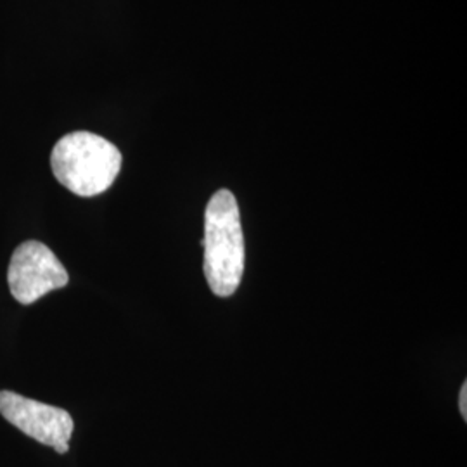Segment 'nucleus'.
I'll return each mask as SVG.
<instances>
[{
  "label": "nucleus",
  "mask_w": 467,
  "mask_h": 467,
  "mask_svg": "<svg viewBox=\"0 0 467 467\" xmlns=\"http://www.w3.org/2000/svg\"><path fill=\"white\" fill-rule=\"evenodd\" d=\"M204 277L212 293L233 296L244 274V235L241 213L231 191L220 189L204 212Z\"/></svg>",
  "instance_id": "1"
},
{
  "label": "nucleus",
  "mask_w": 467,
  "mask_h": 467,
  "mask_svg": "<svg viewBox=\"0 0 467 467\" xmlns=\"http://www.w3.org/2000/svg\"><path fill=\"white\" fill-rule=\"evenodd\" d=\"M7 283L17 303L32 305L50 291L65 287L69 283V275L46 244L25 241L11 256Z\"/></svg>",
  "instance_id": "3"
},
{
  "label": "nucleus",
  "mask_w": 467,
  "mask_h": 467,
  "mask_svg": "<svg viewBox=\"0 0 467 467\" xmlns=\"http://www.w3.org/2000/svg\"><path fill=\"white\" fill-rule=\"evenodd\" d=\"M459 410L462 414L464 420H467V383L462 384L461 395H459Z\"/></svg>",
  "instance_id": "5"
},
{
  "label": "nucleus",
  "mask_w": 467,
  "mask_h": 467,
  "mask_svg": "<svg viewBox=\"0 0 467 467\" xmlns=\"http://www.w3.org/2000/svg\"><path fill=\"white\" fill-rule=\"evenodd\" d=\"M121 161L115 144L90 132L65 135L50 154V168L57 182L80 198L106 192L115 184Z\"/></svg>",
  "instance_id": "2"
},
{
  "label": "nucleus",
  "mask_w": 467,
  "mask_h": 467,
  "mask_svg": "<svg viewBox=\"0 0 467 467\" xmlns=\"http://www.w3.org/2000/svg\"><path fill=\"white\" fill-rule=\"evenodd\" d=\"M0 414L21 433L52 447L57 453L69 451L75 422L65 409L25 399L0 389Z\"/></svg>",
  "instance_id": "4"
}]
</instances>
